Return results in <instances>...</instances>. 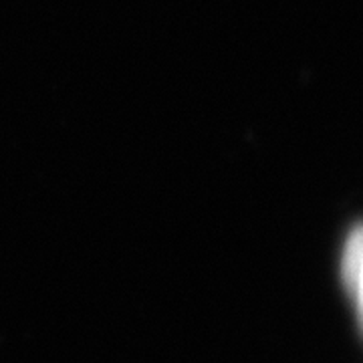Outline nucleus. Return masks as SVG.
<instances>
[{
	"label": "nucleus",
	"instance_id": "nucleus-1",
	"mask_svg": "<svg viewBox=\"0 0 363 363\" xmlns=\"http://www.w3.org/2000/svg\"><path fill=\"white\" fill-rule=\"evenodd\" d=\"M341 274L350 295L355 303L357 321H362V293H363V269H362V228L355 226L353 233L345 240L343 260H341Z\"/></svg>",
	"mask_w": 363,
	"mask_h": 363
}]
</instances>
